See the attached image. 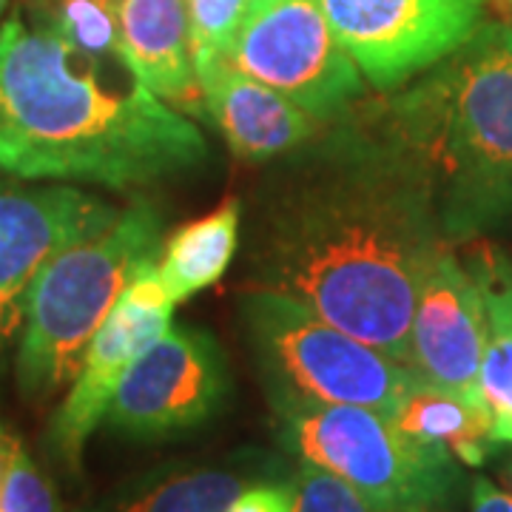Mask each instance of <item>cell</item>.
Here are the masks:
<instances>
[{"instance_id": "cell-7", "label": "cell", "mask_w": 512, "mask_h": 512, "mask_svg": "<svg viewBox=\"0 0 512 512\" xmlns=\"http://www.w3.org/2000/svg\"><path fill=\"white\" fill-rule=\"evenodd\" d=\"M228 60L319 123H333L367 94V80L319 0H251Z\"/></svg>"}, {"instance_id": "cell-8", "label": "cell", "mask_w": 512, "mask_h": 512, "mask_svg": "<svg viewBox=\"0 0 512 512\" xmlns=\"http://www.w3.org/2000/svg\"><path fill=\"white\" fill-rule=\"evenodd\" d=\"M370 89L390 94L456 52L487 0H319Z\"/></svg>"}, {"instance_id": "cell-2", "label": "cell", "mask_w": 512, "mask_h": 512, "mask_svg": "<svg viewBox=\"0 0 512 512\" xmlns=\"http://www.w3.org/2000/svg\"><path fill=\"white\" fill-rule=\"evenodd\" d=\"M123 57L77 49L49 18L0 26V171L35 183L140 188L205 163L191 117L154 97Z\"/></svg>"}, {"instance_id": "cell-14", "label": "cell", "mask_w": 512, "mask_h": 512, "mask_svg": "<svg viewBox=\"0 0 512 512\" xmlns=\"http://www.w3.org/2000/svg\"><path fill=\"white\" fill-rule=\"evenodd\" d=\"M120 57L154 97L183 114L202 111L185 0H120Z\"/></svg>"}, {"instance_id": "cell-17", "label": "cell", "mask_w": 512, "mask_h": 512, "mask_svg": "<svg viewBox=\"0 0 512 512\" xmlns=\"http://www.w3.org/2000/svg\"><path fill=\"white\" fill-rule=\"evenodd\" d=\"M390 419L407 436L444 447L458 464L467 467H481L495 447L493 419L484 407L464 402L421 379L407 390Z\"/></svg>"}, {"instance_id": "cell-24", "label": "cell", "mask_w": 512, "mask_h": 512, "mask_svg": "<svg viewBox=\"0 0 512 512\" xmlns=\"http://www.w3.org/2000/svg\"><path fill=\"white\" fill-rule=\"evenodd\" d=\"M470 512H512V495L498 490L490 478H476L470 493Z\"/></svg>"}, {"instance_id": "cell-5", "label": "cell", "mask_w": 512, "mask_h": 512, "mask_svg": "<svg viewBox=\"0 0 512 512\" xmlns=\"http://www.w3.org/2000/svg\"><path fill=\"white\" fill-rule=\"evenodd\" d=\"M245 322L276 407L356 404L393 416L419 382L410 367L285 293L248 291Z\"/></svg>"}, {"instance_id": "cell-4", "label": "cell", "mask_w": 512, "mask_h": 512, "mask_svg": "<svg viewBox=\"0 0 512 512\" xmlns=\"http://www.w3.org/2000/svg\"><path fill=\"white\" fill-rule=\"evenodd\" d=\"M163 251V214L137 197L100 234L74 242L37 276L18 348V384L46 402L72 387L94 333L140 268Z\"/></svg>"}, {"instance_id": "cell-19", "label": "cell", "mask_w": 512, "mask_h": 512, "mask_svg": "<svg viewBox=\"0 0 512 512\" xmlns=\"http://www.w3.org/2000/svg\"><path fill=\"white\" fill-rule=\"evenodd\" d=\"M251 0H185L194 72L228 60Z\"/></svg>"}, {"instance_id": "cell-13", "label": "cell", "mask_w": 512, "mask_h": 512, "mask_svg": "<svg viewBox=\"0 0 512 512\" xmlns=\"http://www.w3.org/2000/svg\"><path fill=\"white\" fill-rule=\"evenodd\" d=\"M202 109L239 160H274L319 134V120L282 92L220 60L197 74Z\"/></svg>"}, {"instance_id": "cell-6", "label": "cell", "mask_w": 512, "mask_h": 512, "mask_svg": "<svg viewBox=\"0 0 512 512\" xmlns=\"http://www.w3.org/2000/svg\"><path fill=\"white\" fill-rule=\"evenodd\" d=\"M285 439L316 467L348 481L387 512H441L461 473L444 447L356 404H279Z\"/></svg>"}, {"instance_id": "cell-3", "label": "cell", "mask_w": 512, "mask_h": 512, "mask_svg": "<svg viewBox=\"0 0 512 512\" xmlns=\"http://www.w3.org/2000/svg\"><path fill=\"white\" fill-rule=\"evenodd\" d=\"M416 177L444 239L473 242L512 220V29L484 20L456 52L359 109Z\"/></svg>"}, {"instance_id": "cell-15", "label": "cell", "mask_w": 512, "mask_h": 512, "mask_svg": "<svg viewBox=\"0 0 512 512\" xmlns=\"http://www.w3.org/2000/svg\"><path fill=\"white\" fill-rule=\"evenodd\" d=\"M467 271L484 302L481 399L493 419L495 444H512V259L487 239H473Z\"/></svg>"}, {"instance_id": "cell-25", "label": "cell", "mask_w": 512, "mask_h": 512, "mask_svg": "<svg viewBox=\"0 0 512 512\" xmlns=\"http://www.w3.org/2000/svg\"><path fill=\"white\" fill-rule=\"evenodd\" d=\"M20 450V441L12 436V433H6L3 427H0V478L6 476V470H9V464L15 461V456H18Z\"/></svg>"}, {"instance_id": "cell-23", "label": "cell", "mask_w": 512, "mask_h": 512, "mask_svg": "<svg viewBox=\"0 0 512 512\" xmlns=\"http://www.w3.org/2000/svg\"><path fill=\"white\" fill-rule=\"evenodd\" d=\"M228 512H291V487H285V484H248L234 498Z\"/></svg>"}, {"instance_id": "cell-22", "label": "cell", "mask_w": 512, "mask_h": 512, "mask_svg": "<svg viewBox=\"0 0 512 512\" xmlns=\"http://www.w3.org/2000/svg\"><path fill=\"white\" fill-rule=\"evenodd\" d=\"M0 512H63L55 487L35 467V461L20 450L0 478Z\"/></svg>"}, {"instance_id": "cell-12", "label": "cell", "mask_w": 512, "mask_h": 512, "mask_svg": "<svg viewBox=\"0 0 512 512\" xmlns=\"http://www.w3.org/2000/svg\"><path fill=\"white\" fill-rule=\"evenodd\" d=\"M484 302L467 265L447 245L421 279L413 330L410 370L421 382L484 407ZM487 410V407H484Z\"/></svg>"}, {"instance_id": "cell-11", "label": "cell", "mask_w": 512, "mask_h": 512, "mask_svg": "<svg viewBox=\"0 0 512 512\" xmlns=\"http://www.w3.org/2000/svg\"><path fill=\"white\" fill-rule=\"evenodd\" d=\"M174 302L157 276V259L131 279L106 322L94 333L83 367L49 427V447L66 467L77 470L83 447L106 421L109 404L131 362L171 328Z\"/></svg>"}, {"instance_id": "cell-10", "label": "cell", "mask_w": 512, "mask_h": 512, "mask_svg": "<svg viewBox=\"0 0 512 512\" xmlns=\"http://www.w3.org/2000/svg\"><path fill=\"white\" fill-rule=\"evenodd\" d=\"M228 393L220 345L194 328H168L126 370L106 413L131 439H165L211 419Z\"/></svg>"}, {"instance_id": "cell-16", "label": "cell", "mask_w": 512, "mask_h": 512, "mask_svg": "<svg viewBox=\"0 0 512 512\" xmlns=\"http://www.w3.org/2000/svg\"><path fill=\"white\" fill-rule=\"evenodd\" d=\"M239 220V200H225L211 214L188 222L165 239L157 276L174 305L217 285L225 276L237 254Z\"/></svg>"}, {"instance_id": "cell-1", "label": "cell", "mask_w": 512, "mask_h": 512, "mask_svg": "<svg viewBox=\"0 0 512 512\" xmlns=\"http://www.w3.org/2000/svg\"><path fill=\"white\" fill-rule=\"evenodd\" d=\"M447 245L416 177L353 106L268 183L248 291L293 296L410 367L421 279Z\"/></svg>"}, {"instance_id": "cell-9", "label": "cell", "mask_w": 512, "mask_h": 512, "mask_svg": "<svg viewBox=\"0 0 512 512\" xmlns=\"http://www.w3.org/2000/svg\"><path fill=\"white\" fill-rule=\"evenodd\" d=\"M120 211L69 183L0 180V353L23 333L43 268L74 242L100 234Z\"/></svg>"}, {"instance_id": "cell-18", "label": "cell", "mask_w": 512, "mask_h": 512, "mask_svg": "<svg viewBox=\"0 0 512 512\" xmlns=\"http://www.w3.org/2000/svg\"><path fill=\"white\" fill-rule=\"evenodd\" d=\"M245 487L234 467H174L128 484L92 512H228Z\"/></svg>"}, {"instance_id": "cell-21", "label": "cell", "mask_w": 512, "mask_h": 512, "mask_svg": "<svg viewBox=\"0 0 512 512\" xmlns=\"http://www.w3.org/2000/svg\"><path fill=\"white\" fill-rule=\"evenodd\" d=\"M291 512H387L325 467L302 461L291 478Z\"/></svg>"}, {"instance_id": "cell-20", "label": "cell", "mask_w": 512, "mask_h": 512, "mask_svg": "<svg viewBox=\"0 0 512 512\" xmlns=\"http://www.w3.org/2000/svg\"><path fill=\"white\" fill-rule=\"evenodd\" d=\"M77 49L97 57L120 55V0H55L46 15Z\"/></svg>"}, {"instance_id": "cell-26", "label": "cell", "mask_w": 512, "mask_h": 512, "mask_svg": "<svg viewBox=\"0 0 512 512\" xmlns=\"http://www.w3.org/2000/svg\"><path fill=\"white\" fill-rule=\"evenodd\" d=\"M0 9H3V0H0Z\"/></svg>"}]
</instances>
